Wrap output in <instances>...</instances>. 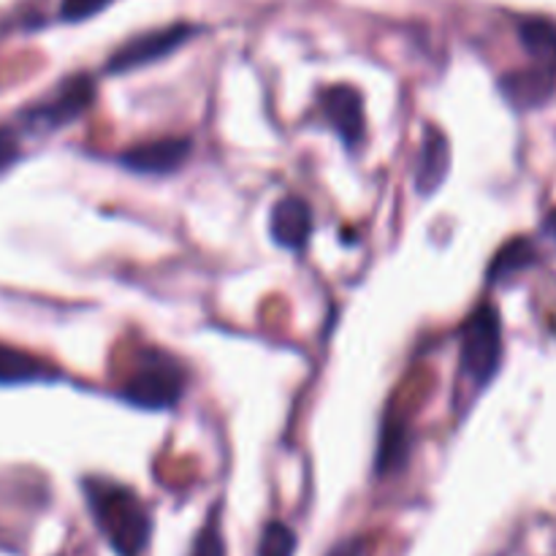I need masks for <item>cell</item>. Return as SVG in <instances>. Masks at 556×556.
Returning a JSON list of instances; mask_svg holds the SVG:
<instances>
[{
    "label": "cell",
    "mask_w": 556,
    "mask_h": 556,
    "mask_svg": "<svg viewBox=\"0 0 556 556\" xmlns=\"http://www.w3.org/2000/svg\"><path fill=\"white\" fill-rule=\"evenodd\" d=\"M326 556H364V541L362 538H351V541L337 543Z\"/></svg>",
    "instance_id": "d6986e66"
},
{
    "label": "cell",
    "mask_w": 556,
    "mask_h": 556,
    "mask_svg": "<svg viewBox=\"0 0 556 556\" xmlns=\"http://www.w3.org/2000/svg\"><path fill=\"white\" fill-rule=\"evenodd\" d=\"M188 389V369L161 348H144L136 356L128 378L119 386V396L141 410H172L182 402Z\"/></svg>",
    "instance_id": "7a4b0ae2"
},
{
    "label": "cell",
    "mask_w": 556,
    "mask_h": 556,
    "mask_svg": "<svg viewBox=\"0 0 556 556\" xmlns=\"http://www.w3.org/2000/svg\"><path fill=\"white\" fill-rule=\"evenodd\" d=\"M269 237L282 250L302 253L313 237V210L299 195H282L269 212Z\"/></svg>",
    "instance_id": "ba28073f"
},
{
    "label": "cell",
    "mask_w": 556,
    "mask_h": 556,
    "mask_svg": "<svg viewBox=\"0 0 556 556\" xmlns=\"http://www.w3.org/2000/svg\"><path fill=\"white\" fill-rule=\"evenodd\" d=\"M49 375H52V369L41 358L20 351V348L0 345V386L33 383V380L49 378Z\"/></svg>",
    "instance_id": "4fadbf2b"
},
{
    "label": "cell",
    "mask_w": 556,
    "mask_h": 556,
    "mask_svg": "<svg viewBox=\"0 0 556 556\" xmlns=\"http://www.w3.org/2000/svg\"><path fill=\"white\" fill-rule=\"evenodd\" d=\"M190 155H193V139H188V136H163V139H152L125 150L119 155V163L134 174L166 177V174H177L188 163Z\"/></svg>",
    "instance_id": "52a82bcc"
},
{
    "label": "cell",
    "mask_w": 556,
    "mask_h": 556,
    "mask_svg": "<svg viewBox=\"0 0 556 556\" xmlns=\"http://www.w3.org/2000/svg\"><path fill=\"white\" fill-rule=\"evenodd\" d=\"M296 546H299L296 532H293L288 525H282V521L275 519L261 530L258 552H255V556H293L296 554Z\"/></svg>",
    "instance_id": "9a60e30c"
},
{
    "label": "cell",
    "mask_w": 556,
    "mask_h": 556,
    "mask_svg": "<svg viewBox=\"0 0 556 556\" xmlns=\"http://www.w3.org/2000/svg\"><path fill=\"white\" fill-rule=\"evenodd\" d=\"M190 556H226V538H223L220 516L217 514L206 516L204 527L195 532Z\"/></svg>",
    "instance_id": "2e32d148"
},
{
    "label": "cell",
    "mask_w": 556,
    "mask_h": 556,
    "mask_svg": "<svg viewBox=\"0 0 556 556\" xmlns=\"http://www.w3.org/2000/svg\"><path fill=\"white\" fill-rule=\"evenodd\" d=\"M195 33H199V27L188 25V22H177V25L141 33V36L125 41L117 52H112V58L106 60V74H128V71L157 63V60L168 58L179 47H185Z\"/></svg>",
    "instance_id": "277c9868"
},
{
    "label": "cell",
    "mask_w": 556,
    "mask_h": 556,
    "mask_svg": "<svg viewBox=\"0 0 556 556\" xmlns=\"http://www.w3.org/2000/svg\"><path fill=\"white\" fill-rule=\"evenodd\" d=\"M87 508L103 541L117 556H141L150 546L152 519L147 505L130 486L109 478H85L81 481Z\"/></svg>",
    "instance_id": "6da1fadb"
},
{
    "label": "cell",
    "mask_w": 556,
    "mask_h": 556,
    "mask_svg": "<svg viewBox=\"0 0 556 556\" xmlns=\"http://www.w3.org/2000/svg\"><path fill=\"white\" fill-rule=\"evenodd\" d=\"M543 231H546V237L556 242V210H552V215L546 217V223H543Z\"/></svg>",
    "instance_id": "ffe728a7"
},
{
    "label": "cell",
    "mask_w": 556,
    "mask_h": 556,
    "mask_svg": "<svg viewBox=\"0 0 556 556\" xmlns=\"http://www.w3.org/2000/svg\"><path fill=\"white\" fill-rule=\"evenodd\" d=\"M20 157V136L14 128H0V172Z\"/></svg>",
    "instance_id": "ac0fdd59"
},
{
    "label": "cell",
    "mask_w": 556,
    "mask_h": 556,
    "mask_svg": "<svg viewBox=\"0 0 556 556\" xmlns=\"http://www.w3.org/2000/svg\"><path fill=\"white\" fill-rule=\"evenodd\" d=\"M503 320L492 304H481L462 326L459 367L476 389H486L503 364Z\"/></svg>",
    "instance_id": "3957f363"
},
{
    "label": "cell",
    "mask_w": 556,
    "mask_h": 556,
    "mask_svg": "<svg viewBox=\"0 0 556 556\" xmlns=\"http://www.w3.org/2000/svg\"><path fill=\"white\" fill-rule=\"evenodd\" d=\"M92 101H96V81H92V76L76 74L71 79L60 81V87L47 101L33 106L27 112V119L36 128L41 125L43 130H58L79 119L90 109Z\"/></svg>",
    "instance_id": "5b68a950"
},
{
    "label": "cell",
    "mask_w": 556,
    "mask_h": 556,
    "mask_svg": "<svg viewBox=\"0 0 556 556\" xmlns=\"http://www.w3.org/2000/svg\"><path fill=\"white\" fill-rule=\"evenodd\" d=\"M535 244L530 239H514V242H508L494 255L492 266H489V282H503L510 275H516V271L530 269L535 264Z\"/></svg>",
    "instance_id": "5bb4252c"
},
{
    "label": "cell",
    "mask_w": 556,
    "mask_h": 556,
    "mask_svg": "<svg viewBox=\"0 0 556 556\" xmlns=\"http://www.w3.org/2000/svg\"><path fill=\"white\" fill-rule=\"evenodd\" d=\"M451 172V144L448 136L438 128V125H427L424 128L421 147H418L416 161V190L427 199L440 190V185L448 179Z\"/></svg>",
    "instance_id": "9c48e42d"
},
{
    "label": "cell",
    "mask_w": 556,
    "mask_h": 556,
    "mask_svg": "<svg viewBox=\"0 0 556 556\" xmlns=\"http://www.w3.org/2000/svg\"><path fill=\"white\" fill-rule=\"evenodd\" d=\"M500 90L503 96L514 103L516 109H532L541 106L554 90V76L546 74V71H514V74L503 76L500 81Z\"/></svg>",
    "instance_id": "7c38bea8"
},
{
    "label": "cell",
    "mask_w": 556,
    "mask_h": 556,
    "mask_svg": "<svg viewBox=\"0 0 556 556\" xmlns=\"http://www.w3.org/2000/svg\"><path fill=\"white\" fill-rule=\"evenodd\" d=\"M413 438L410 429L402 418H383L378 438V451H375V472L378 478H396L407 465H410Z\"/></svg>",
    "instance_id": "30bf717a"
},
{
    "label": "cell",
    "mask_w": 556,
    "mask_h": 556,
    "mask_svg": "<svg viewBox=\"0 0 556 556\" xmlns=\"http://www.w3.org/2000/svg\"><path fill=\"white\" fill-rule=\"evenodd\" d=\"M519 41L530 54L538 71L556 74V25L543 16H530L519 22Z\"/></svg>",
    "instance_id": "8fae6325"
},
{
    "label": "cell",
    "mask_w": 556,
    "mask_h": 556,
    "mask_svg": "<svg viewBox=\"0 0 556 556\" xmlns=\"http://www.w3.org/2000/svg\"><path fill=\"white\" fill-rule=\"evenodd\" d=\"M112 0H60V20L63 22H85L90 16L101 14Z\"/></svg>",
    "instance_id": "e0dca14e"
},
{
    "label": "cell",
    "mask_w": 556,
    "mask_h": 556,
    "mask_svg": "<svg viewBox=\"0 0 556 556\" xmlns=\"http://www.w3.org/2000/svg\"><path fill=\"white\" fill-rule=\"evenodd\" d=\"M318 109L324 123L340 136L348 150H356L367 134V114H364V98L351 85H329L320 90Z\"/></svg>",
    "instance_id": "8992f818"
}]
</instances>
